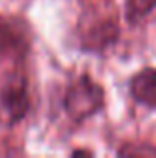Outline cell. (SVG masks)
<instances>
[{"label": "cell", "mask_w": 156, "mask_h": 158, "mask_svg": "<svg viewBox=\"0 0 156 158\" xmlns=\"http://www.w3.org/2000/svg\"><path fill=\"white\" fill-rule=\"evenodd\" d=\"M62 108L74 126L92 120L106 108V90L92 74L82 72L66 84L62 94Z\"/></svg>", "instance_id": "1"}, {"label": "cell", "mask_w": 156, "mask_h": 158, "mask_svg": "<svg viewBox=\"0 0 156 158\" xmlns=\"http://www.w3.org/2000/svg\"><path fill=\"white\" fill-rule=\"evenodd\" d=\"M120 40V24L116 16H96L80 24L78 30V50L94 56H104L114 50Z\"/></svg>", "instance_id": "2"}, {"label": "cell", "mask_w": 156, "mask_h": 158, "mask_svg": "<svg viewBox=\"0 0 156 158\" xmlns=\"http://www.w3.org/2000/svg\"><path fill=\"white\" fill-rule=\"evenodd\" d=\"M30 110V88L22 72H12L0 84V120L8 126L18 124Z\"/></svg>", "instance_id": "3"}, {"label": "cell", "mask_w": 156, "mask_h": 158, "mask_svg": "<svg viewBox=\"0 0 156 158\" xmlns=\"http://www.w3.org/2000/svg\"><path fill=\"white\" fill-rule=\"evenodd\" d=\"M130 100L136 106L156 112V66H142L126 80Z\"/></svg>", "instance_id": "4"}, {"label": "cell", "mask_w": 156, "mask_h": 158, "mask_svg": "<svg viewBox=\"0 0 156 158\" xmlns=\"http://www.w3.org/2000/svg\"><path fill=\"white\" fill-rule=\"evenodd\" d=\"M156 10V0H124L122 18L130 28L142 24Z\"/></svg>", "instance_id": "5"}, {"label": "cell", "mask_w": 156, "mask_h": 158, "mask_svg": "<svg viewBox=\"0 0 156 158\" xmlns=\"http://www.w3.org/2000/svg\"><path fill=\"white\" fill-rule=\"evenodd\" d=\"M116 156L120 158H156V144L152 142H122L116 148Z\"/></svg>", "instance_id": "6"}, {"label": "cell", "mask_w": 156, "mask_h": 158, "mask_svg": "<svg viewBox=\"0 0 156 158\" xmlns=\"http://www.w3.org/2000/svg\"><path fill=\"white\" fill-rule=\"evenodd\" d=\"M70 154H72V156H78V154H84V156H94V150H88V148H78V150H72Z\"/></svg>", "instance_id": "7"}]
</instances>
